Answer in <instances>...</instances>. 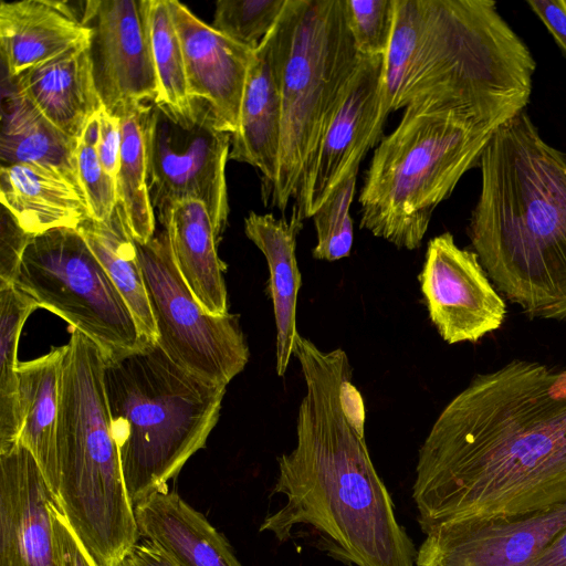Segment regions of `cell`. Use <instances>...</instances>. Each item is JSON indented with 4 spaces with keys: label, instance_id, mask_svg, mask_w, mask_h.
<instances>
[{
    "label": "cell",
    "instance_id": "6da1fadb",
    "mask_svg": "<svg viewBox=\"0 0 566 566\" xmlns=\"http://www.w3.org/2000/svg\"><path fill=\"white\" fill-rule=\"evenodd\" d=\"M412 499L424 534L566 504V368L514 359L476 375L422 442Z\"/></svg>",
    "mask_w": 566,
    "mask_h": 566
},
{
    "label": "cell",
    "instance_id": "7a4b0ae2",
    "mask_svg": "<svg viewBox=\"0 0 566 566\" xmlns=\"http://www.w3.org/2000/svg\"><path fill=\"white\" fill-rule=\"evenodd\" d=\"M294 356L305 382L296 443L277 459L272 494L283 503L260 531L285 542L307 526L323 551L347 565L416 566L417 551L368 452L366 408L346 352L298 335Z\"/></svg>",
    "mask_w": 566,
    "mask_h": 566
},
{
    "label": "cell",
    "instance_id": "3957f363",
    "mask_svg": "<svg viewBox=\"0 0 566 566\" xmlns=\"http://www.w3.org/2000/svg\"><path fill=\"white\" fill-rule=\"evenodd\" d=\"M468 235L495 289L534 318L566 319V154L526 111L501 126L479 164Z\"/></svg>",
    "mask_w": 566,
    "mask_h": 566
},
{
    "label": "cell",
    "instance_id": "277c9868",
    "mask_svg": "<svg viewBox=\"0 0 566 566\" xmlns=\"http://www.w3.org/2000/svg\"><path fill=\"white\" fill-rule=\"evenodd\" d=\"M536 62L492 0H395L381 115L436 96L499 129L525 112Z\"/></svg>",
    "mask_w": 566,
    "mask_h": 566
},
{
    "label": "cell",
    "instance_id": "5b68a950",
    "mask_svg": "<svg viewBox=\"0 0 566 566\" xmlns=\"http://www.w3.org/2000/svg\"><path fill=\"white\" fill-rule=\"evenodd\" d=\"M496 130L447 99L410 102L373 154L359 192V227L399 249H418L436 208L479 166Z\"/></svg>",
    "mask_w": 566,
    "mask_h": 566
},
{
    "label": "cell",
    "instance_id": "8992f818",
    "mask_svg": "<svg viewBox=\"0 0 566 566\" xmlns=\"http://www.w3.org/2000/svg\"><path fill=\"white\" fill-rule=\"evenodd\" d=\"M65 346L56 501L94 560L99 566H119L140 536L111 424L105 357L77 329Z\"/></svg>",
    "mask_w": 566,
    "mask_h": 566
},
{
    "label": "cell",
    "instance_id": "52a82bcc",
    "mask_svg": "<svg viewBox=\"0 0 566 566\" xmlns=\"http://www.w3.org/2000/svg\"><path fill=\"white\" fill-rule=\"evenodd\" d=\"M104 386L134 505L167 490L216 427L227 386L175 364L158 346L105 360Z\"/></svg>",
    "mask_w": 566,
    "mask_h": 566
},
{
    "label": "cell",
    "instance_id": "ba28073f",
    "mask_svg": "<svg viewBox=\"0 0 566 566\" xmlns=\"http://www.w3.org/2000/svg\"><path fill=\"white\" fill-rule=\"evenodd\" d=\"M276 29L282 129L276 179L263 201L284 213L364 56L345 0H286Z\"/></svg>",
    "mask_w": 566,
    "mask_h": 566
},
{
    "label": "cell",
    "instance_id": "9c48e42d",
    "mask_svg": "<svg viewBox=\"0 0 566 566\" xmlns=\"http://www.w3.org/2000/svg\"><path fill=\"white\" fill-rule=\"evenodd\" d=\"M12 284L88 337L105 360L151 343L77 229L57 228L34 237Z\"/></svg>",
    "mask_w": 566,
    "mask_h": 566
},
{
    "label": "cell",
    "instance_id": "30bf717a",
    "mask_svg": "<svg viewBox=\"0 0 566 566\" xmlns=\"http://www.w3.org/2000/svg\"><path fill=\"white\" fill-rule=\"evenodd\" d=\"M157 344L182 369L227 386L249 361V347L233 314L208 313L181 277L166 230L137 243Z\"/></svg>",
    "mask_w": 566,
    "mask_h": 566
},
{
    "label": "cell",
    "instance_id": "8fae6325",
    "mask_svg": "<svg viewBox=\"0 0 566 566\" xmlns=\"http://www.w3.org/2000/svg\"><path fill=\"white\" fill-rule=\"evenodd\" d=\"M197 103L193 118L163 104L148 105L144 119L149 197L158 217L175 202L201 201L221 239L228 224L226 164L231 134L218 128L209 108Z\"/></svg>",
    "mask_w": 566,
    "mask_h": 566
},
{
    "label": "cell",
    "instance_id": "7c38bea8",
    "mask_svg": "<svg viewBox=\"0 0 566 566\" xmlns=\"http://www.w3.org/2000/svg\"><path fill=\"white\" fill-rule=\"evenodd\" d=\"M153 0H87L82 21L97 93L113 115L134 104L155 103L150 13Z\"/></svg>",
    "mask_w": 566,
    "mask_h": 566
},
{
    "label": "cell",
    "instance_id": "4fadbf2b",
    "mask_svg": "<svg viewBox=\"0 0 566 566\" xmlns=\"http://www.w3.org/2000/svg\"><path fill=\"white\" fill-rule=\"evenodd\" d=\"M384 56H364L315 153L306 164L292 211L304 221L374 147L386 120L381 115Z\"/></svg>",
    "mask_w": 566,
    "mask_h": 566
},
{
    "label": "cell",
    "instance_id": "5bb4252c",
    "mask_svg": "<svg viewBox=\"0 0 566 566\" xmlns=\"http://www.w3.org/2000/svg\"><path fill=\"white\" fill-rule=\"evenodd\" d=\"M419 281L430 321L448 344L476 342L505 318L506 305L476 253L450 232L428 242Z\"/></svg>",
    "mask_w": 566,
    "mask_h": 566
},
{
    "label": "cell",
    "instance_id": "9a60e30c",
    "mask_svg": "<svg viewBox=\"0 0 566 566\" xmlns=\"http://www.w3.org/2000/svg\"><path fill=\"white\" fill-rule=\"evenodd\" d=\"M566 530V504L491 522L440 525L426 534L416 566H534Z\"/></svg>",
    "mask_w": 566,
    "mask_h": 566
},
{
    "label": "cell",
    "instance_id": "2e32d148",
    "mask_svg": "<svg viewBox=\"0 0 566 566\" xmlns=\"http://www.w3.org/2000/svg\"><path fill=\"white\" fill-rule=\"evenodd\" d=\"M57 506L25 447L18 443L0 453V566H60L54 531Z\"/></svg>",
    "mask_w": 566,
    "mask_h": 566
},
{
    "label": "cell",
    "instance_id": "e0dca14e",
    "mask_svg": "<svg viewBox=\"0 0 566 566\" xmlns=\"http://www.w3.org/2000/svg\"><path fill=\"white\" fill-rule=\"evenodd\" d=\"M167 1L184 52L190 96L205 104L218 128L232 136L239 127L254 50L203 23L179 1Z\"/></svg>",
    "mask_w": 566,
    "mask_h": 566
},
{
    "label": "cell",
    "instance_id": "ac0fdd59",
    "mask_svg": "<svg viewBox=\"0 0 566 566\" xmlns=\"http://www.w3.org/2000/svg\"><path fill=\"white\" fill-rule=\"evenodd\" d=\"M277 23V22H276ZM280 41L276 24L254 50L244 87L240 120L231 136L229 159L262 174L264 197L276 179L281 129Z\"/></svg>",
    "mask_w": 566,
    "mask_h": 566
},
{
    "label": "cell",
    "instance_id": "d6986e66",
    "mask_svg": "<svg viewBox=\"0 0 566 566\" xmlns=\"http://www.w3.org/2000/svg\"><path fill=\"white\" fill-rule=\"evenodd\" d=\"M82 13L67 1L22 0L0 3L3 71L15 77L88 40Z\"/></svg>",
    "mask_w": 566,
    "mask_h": 566
},
{
    "label": "cell",
    "instance_id": "ffe728a7",
    "mask_svg": "<svg viewBox=\"0 0 566 566\" xmlns=\"http://www.w3.org/2000/svg\"><path fill=\"white\" fill-rule=\"evenodd\" d=\"M88 40L65 53L11 77L54 126L80 140L103 107L87 51Z\"/></svg>",
    "mask_w": 566,
    "mask_h": 566
},
{
    "label": "cell",
    "instance_id": "44dd1931",
    "mask_svg": "<svg viewBox=\"0 0 566 566\" xmlns=\"http://www.w3.org/2000/svg\"><path fill=\"white\" fill-rule=\"evenodd\" d=\"M134 511L139 536L177 566H242L223 534L176 492H156Z\"/></svg>",
    "mask_w": 566,
    "mask_h": 566
},
{
    "label": "cell",
    "instance_id": "7402d4cb",
    "mask_svg": "<svg viewBox=\"0 0 566 566\" xmlns=\"http://www.w3.org/2000/svg\"><path fill=\"white\" fill-rule=\"evenodd\" d=\"M159 218L174 262L197 302L210 314H228L226 265L220 241L206 206L195 199L175 202Z\"/></svg>",
    "mask_w": 566,
    "mask_h": 566
},
{
    "label": "cell",
    "instance_id": "603a6c76",
    "mask_svg": "<svg viewBox=\"0 0 566 566\" xmlns=\"http://www.w3.org/2000/svg\"><path fill=\"white\" fill-rule=\"evenodd\" d=\"M303 227L296 214L276 218L272 213L250 212L244 219L245 235L263 253L269 269V290L276 327V374L285 375L298 332L296 307L302 276L296 259V238Z\"/></svg>",
    "mask_w": 566,
    "mask_h": 566
},
{
    "label": "cell",
    "instance_id": "cb8c5ba5",
    "mask_svg": "<svg viewBox=\"0 0 566 566\" xmlns=\"http://www.w3.org/2000/svg\"><path fill=\"white\" fill-rule=\"evenodd\" d=\"M0 200L29 234L76 229L91 217L83 193L56 171L30 164L0 167Z\"/></svg>",
    "mask_w": 566,
    "mask_h": 566
},
{
    "label": "cell",
    "instance_id": "d4e9b609",
    "mask_svg": "<svg viewBox=\"0 0 566 566\" xmlns=\"http://www.w3.org/2000/svg\"><path fill=\"white\" fill-rule=\"evenodd\" d=\"M3 73L7 80H2L1 96V166H41L56 171L83 193L76 163L78 140L46 119Z\"/></svg>",
    "mask_w": 566,
    "mask_h": 566
},
{
    "label": "cell",
    "instance_id": "484cf974",
    "mask_svg": "<svg viewBox=\"0 0 566 566\" xmlns=\"http://www.w3.org/2000/svg\"><path fill=\"white\" fill-rule=\"evenodd\" d=\"M66 346L52 348L17 368L20 431L18 443L35 458L55 499L59 486L57 417Z\"/></svg>",
    "mask_w": 566,
    "mask_h": 566
},
{
    "label": "cell",
    "instance_id": "4316f807",
    "mask_svg": "<svg viewBox=\"0 0 566 566\" xmlns=\"http://www.w3.org/2000/svg\"><path fill=\"white\" fill-rule=\"evenodd\" d=\"M129 307L143 336L157 343L158 333L150 308L136 241L117 205L104 221L92 217L77 228Z\"/></svg>",
    "mask_w": 566,
    "mask_h": 566
},
{
    "label": "cell",
    "instance_id": "83f0119b",
    "mask_svg": "<svg viewBox=\"0 0 566 566\" xmlns=\"http://www.w3.org/2000/svg\"><path fill=\"white\" fill-rule=\"evenodd\" d=\"M148 105H129L116 114L122 130L119 167L115 177L117 205L132 237L140 244L147 243L155 235V210L148 190L144 136Z\"/></svg>",
    "mask_w": 566,
    "mask_h": 566
},
{
    "label": "cell",
    "instance_id": "f1b7e54d",
    "mask_svg": "<svg viewBox=\"0 0 566 566\" xmlns=\"http://www.w3.org/2000/svg\"><path fill=\"white\" fill-rule=\"evenodd\" d=\"M39 307L32 297L12 283H0V453L18 444L19 337L27 318Z\"/></svg>",
    "mask_w": 566,
    "mask_h": 566
},
{
    "label": "cell",
    "instance_id": "f546056e",
    "mask_svg": "<svg viewBox=\"0 0 566 566\" xmlns=\"http://www.w3.org/2000/svg\"><path fill=\"white\" fill-rule=\"evenodd\" d=\"M150 36L158 85L155 103L180 117L193 118L197 103L189 93L184 52L167 0L151 1Z\"/></svg>",
    "mask_w": 566,
    "mask_h": 566
},
{
    "label": "cell",
    "instance_id": "4dcf8cb0",
    "mask_svg": "<svg viewBox=\"0 0 566 566\" xmlns=\"http://www.w3.org/2000/svg\"><path fill=\"white\" fill-rule=\"evenodd\" d=\"M358 170L359 166L349 171L312 216L316 230V245L312 255L316 260L333 262L350 254L354 223L349 209L355 197Z\"/></svg>",
    "mask_w": 566,
    "mask_h": 566
},
{
    "label": "cell",
    "instance_id": "1f68e13d",
    "mask_svg": "<svg viewBox=\"0 0 566 566\" xmlns=\"http://www.w3.org/2000/svg\"><path fill=\"white\" fill-rule=\"evenodd\" d=\"M286 0H219L211 27L255 50L279 21Z\"/></svg>",
    "mask_w": 566,
    "mask_h": 566
},
{
    "label": "cell",
    "instance_id": "d6a6232c",
    "mask_svg": "<svg viewBox=\"0 0 566 566\" xmlns=\"http://www.w3.org/2000/svg\"><path fill=\"white\" fill-rule=\"evenodd\" d=\"M98 124L96 116L88 123L76 149V163L81 188L91 217L107 220L117 206L116 182L99 161L96 143Z\"/></svg>",
    "mask_w": 566,
    "mask_h": 566
},
{
    "label": "cell",
    "instance_id": "836d02e7",
    "mask_svg": "<svg viewBox=\"0 0 566 566\" xmlns=\"http://www.w3.org/2000/svg\"><path fill=\"white\" fill-rule=\"evenodd\" d=\"M345 15L360 55L387 53L394 31L395 0H345Z\"/></svg>",
    "mask_w": 566,
    "mask_h": 566
},
{
    "label": "cell",
    "instance_id": "e575fe53",
    "mask_svg": "<svg viewBox=\"0 0 566 566\" xmlns=\"http://www.w3.org/2000/svg\"><path fill=\"white\" fill-rule=\"evenodd\" d=\"M33 238L21 228L10 211L1 206L0 283H13L24 251Z\"/></svg>",
    "mask_w": 566,
    "mask_h": 566
},
{
    "label": "cell",
    "instance_id": "d590c367",
    "mask_svg": "<svg viewBox=\"0 0 566 566\" xmlns=\"http://www.w3.org/2000/svg\"><path fill=\"white\" fill-rule=\"evenodd\" d=\"M96 118L98 124L97 155L104 169L115 179L119 167L122 146L120 119L107 112L104 106L97 113Z\"/></svg>",
    "mask_w": 566,
    "mask_h": 566
},
{
    "label": "cell",
    "instance_id": "8d00e7d4",
    "mask_svg": "<svg viewBox=\"0 0 566 566\" xmlns=\"http://www.w3.org/2000/svg\"><path fill=\"white\" fill-rule=\"evenodd\" d=\"M54 531L60 566H99L77 538L59 506L54 512Z\"/></svg>",
    "mask_w": 566,
    "mask_h": 566
},
{
    "label": "cell",
    "instance_id": "74e56055",
    "mask_svg": "<svg viewBox=\"0 0 566 566\" xmlns=\"http://www.w3.org/2000/svg\"><path fill=\"white\" fill-rule=\"evenodd\" d=\"M526 3L566 56V9L562 0H531Z\"/></svg>",
    "mask_w": 566,
    "mask_h": 566
},
{
    "label": "cell",
    "instance_id": "f35d334b",
    "mask_svg": "<svg viewBox=\"0 0 566 566\" xmlns=\"http://www.w3.org/2000/svg\"><path fill=\"white\" fill-rule=\"evenodd\" d=\"M119 566H177L147 541L137 543Z\"/></svg>",
    "mask_w": 566,
    "mask_h": 566
},
{
    "label": "cell",
    "instance_id": "ab89813d",
    "mask_svg": "<svg viewBox=\"0 0 566 566\" xmlns=\"http://www.w3.org/2000/svg\"><path fill=\"white\" fill-rule=\"evenodd\" d=\"M534 566H566V530L546 548Z\"/></svg>",
    "mask_w": 566,
    "mask_h": 566
},
{
    "label": "cell",
    "instance_id": "60d3db41",
    "mask_svg": "<svg viewBox=\"0 0 566 566\" xmlns=\"http://www.w3.org/2000/svg\"><path fill=\"white\" fill-rule=\"evenodd\" d=\"M562 2H563L564 7L566 9V0H562Z\"/></svg>",
    "mask_w": 566,
    "mask_h": 566
}]
</instances>
